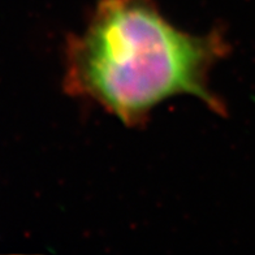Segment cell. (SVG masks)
<instances>
[{
    "label": "cell",
    "instance_id": "1",
    "mask_svg": "<svg viewBox=\"0 0 255 255\" xmlns=\"http://www.w3.org/2000/svg\"><path fill=\"white\" fill-rule=\"evenodd\" d=\"M231 51L224 31L178 29L155 0H101L84 30L67 37L63 89L139 127L167 99L191 95L225 115L211 72Z\"/></svg>",
    "mask_w": 255,
    "mask_h": 255
}]
</instances>
